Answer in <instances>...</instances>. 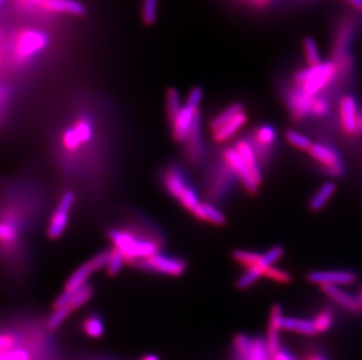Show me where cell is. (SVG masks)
<instances>
[{"instance_id":"obj_1","label":"cell","mask_w":362,"mask_h":360,"mask_svg":"<svg viewBox=\"0 0 362 360\" xmlns=\"http://www.w3.org/2000/svg\"><path fill=\"white\" fill-rule=\"evenodd\" d=\"M110 238L121 254L124 256L127 261H141L144 258H149L158 254V245L156 242L142 239V236L130 233V232L112 229L110 232Z\"/></svg>"},{"instance_id":"obj_2","label":"cell","mask_w":362,"mask_h":360,"mask_svg":"<svg viewBox=\"0 0 362 360\" xmlns=\"http://www.w3.org/2000/svg\"><path fill=\"white\" fill-rule=\"evenodd\" d=\"M338 67L334 62L326 61L318 66L300 69L294 74V81L308 95L318 96L328 85L334 81Z\"/></svg>"},{"instance_id":"obj_3","label":"cell","mask_w":362,"mask_h":360,"mask_svg":"<svg viewBox=\"0 0 362 360\" xmlns=\"http://www.w3.org/2000/svg\"><path fill=\"white\" fill-rule=\"evenodd\" d=\"M48 46L46 33L35 30H28L18 35L14 42L13 56L17 62H28L35 58Z\"/></svg>"},{"instance_id":"obj_4","label":"cell","mask_w":362,"mask_h":360,"mask_svg":"<svg viewBox=\"0 0 362 360\" xmlns=\"http://www.w3.org/2000/svg\"><path fill=\"white\" fill-rule=\"evenodd\" d=\"M308 153L322 165L325 174L331 177H340L345 172V165L337 150L325 144L313 143Z\"/></svg>"},{"instance_id":"obj_5","label":"cell","mask_w":362,"mask_h":360,"mask_svg":"<svg viewBox=\"0 0 362 360\" xmlns=\"http://www.w3.org/2000/svg\"><path fill=\"white\" fill-rule=\"evenodd\" d=\"M233 345L238 360H272L267 340L262 338L251 340L246 335H238Z\"/></svg>"},{"instance_id":"obj_6","label":"cell","mask_w":362,"mask_h":360,"mask_svg":"<svg viewBox=\"0 0 362 360\" xmlns=\"http://www.w3.org/2000/svg\"><path fill=\"white\" fill-rule=\"evenodd\" d=\"M137 265L144 270L160 272L165 275L180 276L185 272V263L180 258H170L165 255L155 254L149 258L136 262Z\"/></svg>"},{"instance_id":"obj_7","label":"cell","mask_w":362,"mask_h":360,"mask_svg":"<svg viewBox=\"0 0 362 360\" xmlns=\"http://www.w3.org/2000/svg\"><path fill=\"white\" fill-rule=\"evenodd\" d=\"M224 160L228 167L233 170V174L240 178L246 190L251 193H256L259 184L257 183L256 178L240 156V153L237 152V150L235 148H228L224 151Z\"/></svg>"},{"instance_id":"obj_8","label":"cell","mask_w":362,"mask_h":360,"mask_svg":"<svg viewBox=\"0 0 362 360\" xmlns=\"http://www.w3.org/2000/svg\"><path fill=\"white\" fill-rule=\"evenodd\" d=\"M76 201V196L73 192H66L62 196V200L59 203L58 210L55 211L54 215L52 217L49 228H48V236L51 239H59L62 233L65 232L67 224H69V210L72 208Z\"/></svg>"},{"instance_id":"obj_9","label":"cell","mask_w":362,"mask_h":360,"mask_svg":"<svg viewBox=\"0 0 362 360\" xmlns=\"http://www.w3.org/2000/svg\"><path fill=\"white\" fill-rule=\"evenodd\" d=\"M339 114L342 130L349 136H353L359 133V119L358 103L352 95L342 96L339 102Z\"/></svg>"},{"instance_id":"obj_10","label":"cell","mask_w":362,"mask_h":360,"mask_svg":"<svg viewBox=\"0 0 362 360\" xmlns=\"http://www.w3.org/2000/svg\"><path fill=\"white\" fill-rule=\"evenodd\" d=\"M356 274L349 270H322L308 274V281L322 287L351 286L356 282Z\"/></svg>"},{"instance_id":"obj_11","label":"cell","mask_w":362,"mask_h":360,"mask_svg":"<svg viewBox=\"0 0 362 360\" xmlns=\"http://www.w3.org/2000/svg\"><path fill=\"white\" fill-rule=\"evenodd\" d=\"M315 96L308 95L300 87H294L287 94V104L290 107L294 119H300L311 115Z\"/></svg>"},{"instance_id":"obj_12","label":"cell","mask_w":362,"mask_h":360,"mask_svg":"<svg viewBox=\"0 0 362 360\" xmlns=\"http://www.w3.org/2000/svg\"><path fill=\"white\" fill-rule=\"evenodd\" d=\"M197 115H199L197 109L192 108L187 104L182 108L177 117L171 122L175 140L185 142V140H188Z\"/></svg>"},{"instance_id":"obj_13","label":"cell","mask_w":362,"mask_h":360,"mask_svg":"<svg viewBox=\"0 0 362 360\" xmlns=\"http://www.w3.org/2000/svg\"><path fill=\"white\" fill-rule=\"evenodd\" d=\"M285 317L283 315V309L281 306H272L270 313V320H269V326H267V345L271 356L281 350V338L279 333L283 330V320Z\"/></svg>"},{"instance_id":"obj_14","label":"cell","mask_w":362,"mask_h":360,"mask_svg":"<svg viewBox=\"0 0 362 360\" xmlns=\"http://www.w3.org/2000/svg\"><path fill=\"white\" fill-rule=\"evenodd\" d=\"M322 292L331 299L333 302L337 303L340 308L352 313H359L362 311L361 303L359 297L346 292L339 287L325 286L322 287Z\"/></svg>"},{"instance_id":"obj_15","label":"cell","mask_w":362,"mask_h":360,"mask_svg":"<svg viewBox=\"0 0 362 360\" xmlns=\"http://www.w3.org/2000/svg\"><path fill=\"white\" fill-rule=\"evenodd\" d=\"M276 130L274 126H262L257 128L252 137V145L256 150L258 160H265L270 156V150L276 142Z\"/></svg>"},{"instance_id":"obj_16","label":"cell","mask_w":362,"mask_h":360,"mask_svg":"<svg viewBox=\"0 0 362 360\" xmlns=\"http://www.w3.org/2000/svg\"><path fill=\"white\" fill-rule=\"evenodd\" d=\"M235 149L240 153L243 160L245 162L246 165L249 167L253 176L256 178L257 183H262V174H260L259 165H258V157H257L256 150L253 148L252 142L246 138L238 140Z\"/></svg>"},{"instance_id":"obj_17","label":"cell","mask_w":362,"mask_h":360,"mask_svg":"<svg viewBox=\"0 0 362 360\" xmlns=\"http://www.w3.org/2000/svg\"><path fill=\"white\" fill-rule=\"evenodd\" d=\"M283 330L288 331V332L299 333L303 336L318 335L313 320L297 318V317H285L283 320Z\"/></svg>"},{"instance_id":"obj_18","label":"cell","mask_w":362,"mask_h":360,"mask_svg":"<svg viewBox=\"0 0 362 360\" xmlns=\"http://www.w3.org/2000/svg\"><path fill=\"white\" fill-rule=\"evenodd\" d=\"M245 122L246 114L244 112H240V115H237L233 121H230L226 126H223L222 129L214 133V138L217 143H223V142L229 140L242 129V126L245 124Z\"/></svg>"},{"instance_id":"obj_19","label":"cell","mask_w":362,"mask_h":360,"mask_svg":"<svg viewBox=\"0 0 362 360\" xmlns=\"http://www.w3.org/2000/svg\"><path fill=\"white\" fill-rule=\"evenodd\" d=\"M164 184H165V187L169 191V193L173 197L177 198V199H180L182 193L187 188L185 177H183V174L177 169H170V170L168 171L167 174H165V177H164Z\"/></svg>"},{"instance_id":"obj_20","label":"cell","mask_w":362,"mask_h":360,"mask_svg":"<svg viewBox=\"0 0 362 360\" xmlns=\"http://www.w3.org/2000/svg\"><path fill=\"white\" fill-rule=\"evenodd\" d=\"M93 272H94V270H93L92 265H89V262H87L86 265H81V267L69 277V281L66 283L65 292L74 294L76 290H79L80 288L86 286V281H87L89 275H90Z\"/></svg>"},{"instance_id":"obj_21","label":"cell","mask_w":362,"mask_h":360,"mask_svg":"<svg viewBox=\"0 0 362 360\" xmlns=\"http://www.w3.org/2000/svg\"><path fill=\"white\" fill-rule=\"evenodd\" d=\"M195 217L199 220L208 221L214 224H226V217L211 205L199 204L197 208L192 211Z\"/></svg>"},{"instance_id":"obj_22","label":"cell","mask_w":362,"mask_h":360,"mask_svg":"<svg viewBox=\"0 0 362 360\" xmlns=\"http://www.w3.org/2000/svg\"><path fill=\"white\" fill-rule=\"evenodd\" d=\"M335 190H337V186H335L334 183H332V181L325 183L312 198L311 203H310V208H311L312 211H320L325 205L329 201L332 196L334 194Z\"/></svg>"},{"instance_id":"obj_23","label":"cell","mask_w":362,"mask_h":360,"mask_svg":"<svg viewBox=\"0 0 362 360\" xmlns=\"http://www.w3.org/2000/svg\"><path fill=\"white\" fill-rule=\"evenodd\" d=\"M243 112H244V108L240 103H235V104L228 107L226 110H223L219 115H217V117L212 119L211 129L214 130V133L222 129L223 126H226L230 121H233L237 115H240Z\"/></svg>"},{"instance_id":"obj_24","label":"cell","mask_w":362,"mask_h":360,"mask_svg":"<svg viewBox=\"0 0 362 360\" xmlns=\"http://www.w3.org/2000/svg\"><path fill=\"white\" fill-rule=\"evenodd\" d=\"M313 322H315V328H317L318 333L327 332L328 330L331 329L332 325L334 323V313H333V310L326 308V309L319 311V313L315 315V318H313Z\"/></svg>"},{"instance_id":"obj_25","label":"cell","mask_w":362,"mask_h":360,"mask_svg":"<svg viewBox=\"0 0 362 360\" xmlns=\"http://www.w3.org/2000/svg\"><path fill=\"white\" fill-rule=\"evenodd\" d=\"M183 107L181 106L180 92L175 88L168 89L167 92V112L171 122L177 117Z\"/></svg>"},{"instance_id":"obj_26","label":"cell","mask_w":362,"mask_h":360,"mask_svg":"<svg viewBox=\"0 0 362 360\" xmlns=\"http://www.w3.org/2000/svg\"><path fill=\"white\" fill-rule=\"evenodd\" d=\"M265 275V270L260 268L259 265H255L246 270L245 274L237 281V287L240 289H246L256 283L262 276Z\"/></svg>"},{"instance_id":"obj_27","label":"cell","mask_w":362,"mask_h":360,"mask_svg":"<svg viewBox=\"0 0 362 360\" xmlns=\"http://www.w3.org/2000/svg\"><path fill=\"white\" fill-rule=\"evenodd\" d=\"M304 52L305 58H306V61H308V67H313V66H318L319 64H322L318 47H317V44H315V41L313 40L312 37H305Z\"/></svg>"},{"instance_id":"obj_28","label":"cell","mask_w":362,"mask_h":360,"mask_svg":"<svg viewBox=\"0 0 362 360\" xmlns=\"http://www.w3.org/2000/svg\"><path fill=\"white\" fill-rule=\"evenodd\" d=\"M286 140L291 145L294 146V148H297V149L303 150V151H310L312 145V140L308 138V137L305 136L303 133H298L296 130H288L287 131Z\"/></svg>"},{"instance_id":"obj_29","label":"cell","mask_w":362,"mask_h":360,"mask_svg":"<svg viewBox=\"0 0 362 360\" xmlns=\"http://www.w3.org/2000/svg\"><path fill=\"white\" fill-rule=\"evenodd\" d=\"M283 254L284 251L281 247H279V246L274 247V248H271L270 251H267L265 254L262 255L260 262L257 265H259L260 268L264 269V270L267 272V269L274 267V263L283 256Z\"/></svg>"},{"instance_id":"obj_30","label":"cell","mask_w":362,"mask_h":360,"mask_svg":"<svg viewBox=\"0 0 362 360\" xmlns=\"http://www.w3.org/2000/svg\"><path fill=\"white\" fill-rule=\"evenodd\" d=\"M93 290L89 286H83L79 290H76L73 294L72 302L69 304V308L73 310L79 309L82 306H85L89 299H92Z\"/></svg>"},{"instance_id":"obj_31","label":"cell","mask_w":362,"mask_h":360,"mask_svg":"<svg viewBox=\"0 0 362 360\" xmlns=\"http://www.w3.org/2000/svg\"><path fill=\"white\" fill-rule=\"evenodd\" d=\"M233 258L237 262H240V265H245L246 268L249 269L259 263L262 254H258L256 252H247V251H236L233 253Z\"/></svg>"},{"instance_id":"obj_32","label":"cell","mask_w":362,"mask_h":360,"mask_svg":"<svg viewBox=\"0 0 362 360\" xmlns=\"http://www.w3.org/2000/svg\"><path fill=\"white\" fill-rule=\"evenodd\" d=\"M158 0H142V19L147 25H153L158 18Z\"/></svg>"},{"instance_id":"obj_33","label":"cell","mask_w":362,"mask_h":360,"mask_svg":"<svg viewBox=\"0 0 362 360\" xmlns=\"http://www.w3.org/2000/svg\"><path fill=\"white\" fill-rule=\"evenodd\" d=\"M83 330L85 332L92 338H100L103 336L105 328H103V322L98 317H89L83 323Z\"/></svg>"},{"instance_id":"obj_34","label":"cell","mask_w":362,"mask_h":360,"mask_svg":"<svg viewBox=\"0 0 362 360\" xmlns=\"http://www.w3.org/2000/svg\"><path fill=\"white\" fill-rule=\"evenodd\" d=\"M180 201H181L182 205H183L187 210L192 212L201 204L199 200V196H197L196 191L194 190L192 186H187L185 192H183L181 197H180Z\"/></svg>"},{"instance_id":"obj_35","label":"cell","mask_w":362,"mask_h":360,"mask_svg":"<svg viewBox=\"0 0 362 360\" xmlns=\"http://www.w3.org/2000/svg\"><path fill=\"white\" fill-rule=\"evenodd\" d=\"M78 137H79L81 143H88L89 140H92L93 137V128L92 124L89 121L86 119H81L76 122V126H74Z\"/></svg>"},{"instance_id":"obj_36","label":"cell","mask_w":362,"mask_h":360,"mask_svg":"<svg viewBox=\"0 0 362 360\" xmlns=\"http://www.w3.org/2000/svg\"><path fill=\"white\" fill-rule=\"evenodd\" d=\"M72 313V309L67 306V308H62V309L55 310L53 315L49 317L47 322L48 329L55 330L58 329L59 326L64 323V320L69 316V313Z\"/></svg>"},{"instance_id":"obj_37","label":"cell","mask_w":362,"mask_h":360,"mask_svg":"<svg viewBox=\"0 0 362 360\" xmlns=\"http://www.w3.org/2000/svg\"><path fill=\"white\" fill-rule=\"evenodd\" d=\"M124 256L121 254L117 249L112 251V256H110V263L107 265V272L110 276H115L120 272L122 269L123 262H124Z\"/></svg>"},{"instance_id":"obj_38","label":"cell","mask_w":362,"mask_h":360,"mask_svg":"<svg viewBox=\"0 0 362 360\" xmlns=\"http://www.w3.org/2000/svg\"><path fill=\"white\" fill-rule=\"evenodd\" d=\"M328 109H329V102H328L327 97L325 95L315 96L313 106H312L311 116H315V117L326 116Z\"/></svg>"},{"instance_id":"obj_39","label":"cell","mask_w":362,"mask_h":360,"mask_svg":"<svg viewBox=\"0 0 362 360\" xmlns=\"http://www.w3.org/2000/svg\"><path fill=\"white\" fill-rule=\"evenodd\" d=\"M64 144H65L66 149L72 151V152L79 149L80 145H81V140L78 137V133H76L74 128L66 130L65 133H64Z\"/></svg>"},{"instance_id":"obj_40","label":"cell","mask_w":362,"mask_h":360,"mask_svg":"<svg viewBox=\"0 0 362 360\" xmlns=\"http://www.w3.org/2000/svg\"><path fill=\"white\" fill-rule=\"evenodd\" d=\"M110 256H112V251H105V252L96 254L94 258L89 261V265H92L93 270H100L103 267H107L110 263Z\"/></svg>"},{"instance_id":"obj_41","label":"cell","mask_w":362,"mask_h":360,"mask_svg":"<svg viewBox=\"0 0 362 360\" xmlns=\"http://www.w3.org/2000/svg\"><path fill=\"white\" fill-rule=\"evenodd\" d=\"M265 276L278 283H290L292 280L288 272L281 270V269L274 268V267L267 269Z\"/></svg>"},{"instance_id":"obj_42","label":"cell","mask_w":362,"mask_h":360,"mask_svg":"<svg viewBox=\"0 0 362 360\" xmlns=\"http://www.w3.org/2000/svg\"><path fill=\"white\" fill-rule=\"evenodd\" d=\"M0 235L4 242H12L17 236V228H14L11 224L3 222L0 227Z\"/></svg>"},{"instance_id":"obj_43","label":"cell","mask_w":362,"mask_h":360,"mask_svg":"<svg viewBox=\"0 0 362 360\" xmlns=\"http://www.w3.org/2000/svg\"><path fill=\"white\" fill-rule=\"evenodd\" d=\"M202 99H203V90L199 87H196V88L192 89V92H189L187 106L199 109Z\"/></svg>"},{"instance_id":"obj_44","label":"cell","mask_w":362,"mask_h":360,"mask_svg":"<svg viewBox=\"0 0 362 360\" xmlns=\"http://www.w3.org/2000/svg\"><path fill=\"white\" fill-rule=\"evenodd\" d=\"M1 360H30L28 351L12 350L3 352Z\"/></svg>"},{"instance_id":"obj_45","label":"cell","mask_w":362,"mask_h":360,"mask_svg":"<svg viewBox=\"0 0 362 360\" xmlns=\"http://www.w3.org/2000/svg\"><path fill=\"white\" fill-rule=\"evenodd\" d=\"M72 297L73 294H71V292H65L64 294H62L54 302V306H54V309H62V308L69 306V304L72 302Z\"/></svg>"},{"instance_id":"obj_46","label":"cell","mask_w":362,"mask_h":360,"mask_svg":"<svg viewBox=\"0 0 362 360\" xmlns=\"http://www.w3.org/2000/svg\"><path fill=\"white\" fill-rule=\"evenodd\" d=\"M13 343L14 342L12 336H7L5 333H4L1 338H0V347H1V351H3V352H7L8 349L13 347Z\"/></svg>"},{"instance_id":"obj_47","label":"cell","mask_w":362,"mask_h":360,"mask_svg":"<svg viewBox=\"0 0 362 360\" xmlns=\"http://www.w3.org/2000/svg\"><path fill=\"white\" fill-rule=\"evenodd\" d=\"M271 357H272V360H297L288 351L284 350L283 347L278 352L272 354Z\"/></svg>"},{"instance_id":"obj_48","label":"cell","mask_w":362,"mask_h":360,"mask_svg":"<svg viewBox=\"0 0 362 360\" xmlns=\"http://www.w3.org/2000/svg\"><path fill=\"white\" fill-rule=\"evenodd\" d=\"M346 3H349L351 6L354 7L356 10L362 11V0H344Z\"/></svg>"},{"instance_id":"obj_49","label":"cell","mask_w":362,"mask_h":360,"mask_svg":"<svg viewBox=\"0 0 362 360\" xmlns=\"http://www.w3.org/2000/svg\"><path fill=\"white\" fill-rule=\"evenodd\" d=\"M305 360H327L326 358L322 357L320 354H310L308 358Z\"/></svg>"},{"instance_id":"obj_50","label":"cell","mask_w":362,"mask_h":360,"mask_svg":"<svg viewBox=\"0 0 362 360\" xmlns=\"http://www.w3.org/2000/svg\"><path fill=\"white\" fill-rule=\"evenodd\" d=\"M141 360H160V358L158 356H155V354H148L146 357L142 358Z\"/></svg>"},{"instance_id":"obj_51","label":"cell","mask_w":362,"mask_h":360,"mask_svg":"<svg viewBox=\"0 0 362 360\" xmlns=\"http://www.w3.org/2000/svg\"><path fill=\"white\" fill-rule=\"evenodd\" d=\"M359 131L360 133H362V114L360 115L359 119Z\"/></svg>"},{"instance_id":"obj_52","label":"cell","mask_w":362,"mask_h":360,"mask_svg":"<svg viewBox=\"0 0 362 360\" xmlns=\"http://www.w3.org/2000/svg\"><path fill=\"white\" fill-rule=\"evenodd\" d=\"M359 299H360V303H361V306H362V289H361V292H360Z\"/></svg>"}]
</instances>
